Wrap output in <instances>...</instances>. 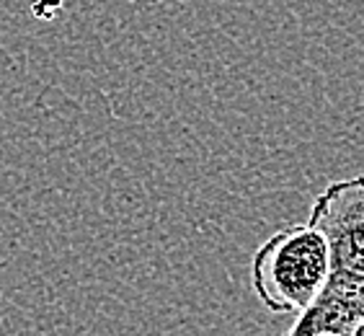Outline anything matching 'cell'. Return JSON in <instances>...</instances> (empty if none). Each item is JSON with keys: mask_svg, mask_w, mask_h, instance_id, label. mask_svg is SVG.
I'll use <instances>...</instances> for the list:
<instances>
[{"mask_svg": "<svg viewBox=\"0 0 364 336\" xmlns=\"http://www.w3.org/2000/svg\"><path fill=\"white\" fill-rule=\"evenodd\" d=\"M351 336H364V321H359V326L354 329V334Z\"/></svg>", "mask_w": 364, "mask_h": 336, "instance_id": "cell-4", "label": "cell"}, {"mask_svg": "<svg viewBox=\"0 0 364 336\" xmlns=\"http://www.w3.org/2000/svg\"><path fill=\"white\" fill-rule=\"evenodd\" d=\"M364 321L354 308H349L336 295L323 290L313 305L297 313V321L289 326L282 336H316V334H333V336H351L354 329Z\"/></svg>", "mask_w": 364, "mask_h": 336, "instance_id": "cell-3", "label": "cell"}, {"mask_svg": "<svg viewBox=\"0 0 364 336\" xmlns=\"http://www.w3.org/2000/svg\"><path fill=\"white\" fill-rule=\"evenodd\" d=\"M333 272L328 241L316 225H287L269 236L251 259V288L264 308L302 313L326 290Z\"/></svg>", "mask_w": 364, "mask_h": 336, "instance_id": "cell-1", "label": "cell"}, {"mask_svg": "<svg viewBox=\"0 0 364 336\" xmlns=\"http://www.w3.org/2000/svg\"><path fill=\"white\" fill-rule=\"evenodd\" d=\"M316 336H333V334H316Z\"/></svg>", "mask_w": 364, "mask_h": 336, "instance_id": "cell-5", "label": "cell"}, {"mask_svg": "<svg viewBox=\"0 0 364 336\" xmlns=\"http://www.w3.org/2000/svg\"><path fill=\"white\" fill-rule=\"evenodd\" d=\"M308 223L328 241L333 269L364 272V174L328 184L316 196Z\"/></svg>", "mask_w": 364, "mask_h": 336, "instance_id": "cell-2", "label": "cell"}]
</instances>
